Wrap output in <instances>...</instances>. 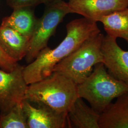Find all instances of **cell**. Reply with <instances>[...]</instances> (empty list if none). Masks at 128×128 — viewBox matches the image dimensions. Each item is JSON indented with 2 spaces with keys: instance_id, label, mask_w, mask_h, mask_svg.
<instances>
[{
  "instance_id": "cell-13",
  "label": "cell",
  "mask_w": 128,
  "mask_h": 128,
  "mask_svg": "<svg viewBox=\"0 0 128 128\" xmlns=\"http://www.w3.org/2000/svg\"><path fill=\"white\" fill-rule=\"evenodd\" d=\"M32 8L23 7L14 9L10 16L2 19L0 25L11 28L30 38L38 20Z\"/></svg>"
},
{
  "instance_id": "cell-18",
  "label": "cell",
  "mask_w": 128,
  "mask_h": 128,
  "mask_svg": "<svg viewBox=\"0 0 128 128\" xmlns=\"http://www.w3.org/2000/svg\"><path fill=\"white\" fill-rule=\"evenodd\" d=\"M55 0H40V4H48L50 2H51L53 1H54Z\"/></svg>"
},
{
  "instance_id": "cell-16",
  "label": "cell",
  "mask_w": 128,
  "mask_h": 128,
  "mask_svg": "<svg viewBox=\"0 0 128 128\" xmlns=\"http://www.w3.org/2000/svg\"><path fill=\"white\" fill-rule=\"evenodd\" d=\"M17 64L18 61L9 57L0 46V68L10 72L14 70Z\"/></svg>"
},
{
  "instance_id": "cell-2",
  "label": "cell",
  "mask_w": 128,
  "mask_h": 128,
  "mask_svg": "<svg viewBox=\"0 0 128 128\" xmlns=\"http://www.w3.org/2000/svg\"><path fill=\"white\" fill-rule=\"evenodd\" d=\"M78 97V85L75 82L63 74L53 72L40 81L28 84L24 99L68 114Z\"/></svg>"
},
{
  "instance_id": "cell-14",
  "label": "cell",
  "mask_w": 128,
  "mask_h": 128,
  "mask_svg": "<svg viewBox=\"0 0 128 128\" xmlns=\"http://www.w3.org/2000/svg\"><path fill=\"white\" fill-rule=\"evenodd\" d=\"M99 22L107 35L122 38L128 43V7L104 16Z\"/></svg>"
},
{
  "instance_id": "cell-8",
  "label": "cell",
  "mask_w": 128,
  "mask_h": 128,
  "mask_svg": "<svg viewBox=\"0 0 128 128\" xmlns=\"http://www.w3.org/2000/svg\"><path fill=\"white\" fill-rule=\"evenodd\" d=\"M116 40L107 35L103 38V63L110 74L128 85V50H122Z\"/></svg>"
},
{
  "instance_id": "cell-15",
  "label": "cell",
  "mask_w": 128,
  "mask_h": 128,
  "mask_svg": "<svg viewBox=\"0 0 128 128\" xmlns=\"http://www.w3.org/2000/svg\"><path fill=\"white\" fill-rule=\"evenodd\" d=\"M0 128H28L22 102L15 105L7 114H0Z\"/></svg>"
},
{
  "instance_id": "cell-9",
  "label": "cell",
  "mask_w": 128,
  "mask_h": 128,
  "mask_svg": "<svg viewBox=\"0 0 128 128\" xmlns=\"http://www.w3.org/2000/svg\"><path fill=\"white\" fill-rule=\"evenodd\" d=\"M72 13L98 22L102 17L128 7V0H69Z\"/></svg>"
},
{
  "instance_id": "cell-6",
  "label": "cell",
  "mask_w": 128,
  "mask_h": 128,
  "mask_svg": "<svg viewBox=\"0 0 128 128\" xmlns=\"http://www.w3.org/2000/svg\"><path fill=\"white\" fill-rule=\"evenodd\" d=\"M24 67L18 63L10 72L0 68V114H7L25 99L28 84L23 76Z\"/></svg>"
},
{
  "instance_id": "cell-7",
  "label": "cell",
  "mask_w": 128,
  "mask_h": 128,
  "mask_svg": "<svg viewBox=\"0 0 128 128\" xmlns=\"http://www.w3.org/2000/svg\"><path fill=\"white\" fill-rule=\"evenodd\" d=\"M28 128H68L67 113L60 112L40 102L24 99Z\"/></svg>"
},
{
  "instance_id": "cell-1",
  "label": "cell",
  "mask_w": 128,
  "mask_h": 128,
  "mask_svg": "<svg viewBox=\"0 0 128 128\" xmlns=\"http://www.w3.org/2000/svg\"><path fill=\"white\" fill-rule=\"evenodd\" d=\"M66 35L54 49L46 46L32 63L24 66L23 76L28 84L40 81L53 73L55 66L72 53L92 36L101 32L97 22L83 17L66 25Z\"/></svg>"
},
{
  "instance_id": "cell-11",
  "label": "cell",
  "mask_w": 128,
  "mask_h": 128,
  "mask_svg": "<svg viewBox=\"0 0 128 128\" xmlns=\"http://www.w3.org/2000/svg\"><path fill=\"white\" fill-rule=\"evenodd\" d=\"M100 116L78 97L68 112V128H100Z\"/></svg>"
},
{
  "instance_id": "cell-4",
  "label": "cell",
  "mask_w": 128,
  "mask_h": 128,
  "mask_svg": "<svg viewBox=\"0 0 128 128\" xmlns=\"http://www.w3.org/2000/svg\"><path fill=\"white\" fill-rule=\"evenodd\" d=\"M103 34L99 32L92 36L76 50L56 64L53 72L63 74L77 85L91 74L94 66L103 63L101 46Z\"/></svg>"
},
{
  "instance_id": "cell-10",
  "label": "cell",
  "mask_w": 128,
  "mask_h": 128,
  "mask_svg": "<svg viewBox=\"0 0 128 128\" xmlns=\"http://www.w3.org/2000/svg\"><path fill=\"white\" fill-rule=\"evenodd\" d=\"M30 40L11 28L0 25V46L9 57L18 62L27 55Z\"/></svg>"
},
{
  "instance_id": "cell-12",
  "label": "cell",
  "mask_w": 128,
  "mask_h": 128,
  "mask_svg": "<svg viewBox=\"0 0 128 128\" xmlns=\"http://www.w3.org/2000/svg\"><path fill=\"white\" fill-rule=\"evenodd\" d=\"M99 125L100 128H128V92L101 114Z\"/></svg>"
},
{
  "instance_id": "cell-17",
  "label": "cell",
  "mask_w": 128,
  "mask_h": 128,
  "mask_svg": "<svg viewBox=\"0 0 128 128\" xmlns=\"http://www.w3.org/2000/svg\"><path fill=\"white\" fill-rule=\"evenodd\" d=\"M6 2L13 9L23 7H34L40 4V0H6Z\"/></svg>"
},
{
  "instance_id": "cell-3",
  "label": "cell",
  "mask_w": 128,
  "mask_h": 128,
  "mask_svg": "<svg viewBox=\"0 0 128 128\" xmlns=\"http://www.w3.org/2000/svg\"><path fill=\"white\" fill-rule=\"evenodd\" d=\"M78 96L101 114L114 99L128 92V85L110 74L102 62L96 64L91 74L78 84Z\"/></svg>"
},
{
  "instance_id": "cell-5",
  "label": "cell",
  "mask_w": 128,
  "mask_h": 128,
  "mask_svg": "<svg viewBox=\"0 0 128 128\" xmlns=\"http://www.w3.org/2000/svg\"><path fill=\"white\" fill-rule=\"evenodd\" d=\"M72 13L68 3L63 0H55L46 4L44 12L38 18L30 40L28 50L25 58L27 63H32L39 53L48 46V42L58 25L67 14Z\"/></svg>"
}]
</instances>
